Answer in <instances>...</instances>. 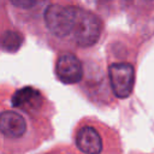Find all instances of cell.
Returning a JSON list of instances; mask_svg holds the SVG:
<instances>
[{
    "instance_id": "obj_4",
    "label": "cell",
    "mask_w": 154,
    "mask_h": 154,
    "mask_svg": "<svg viewBox=\"0 0 154 154\" xmlns=\"http://www.w3.org/2000/svg\"><path fill=\"white\" fill-rule=\"evenodd\" d=\"M55 73L65 84H75L82 79L83 69L78 58L71 53L61 54L55 64Z\"/></svg>"
},
{
    "instance_id": "obj_7",
    "label": "cell",
    "mask_w": 154,
    "mask_h": 154,
    "mask_svg": "<svg viewBox=\"0 0 154 154\" xmlns=\"http://www.w3.org/2000/svg\"><path fill=\"white\" fill-rule=\"evenodd\" d=\"M76 144L85 154H100L102 150V140L99 132L89 125L81 128L76 136Z\"/></svg>"
},
{
    "instance_id": "obj_5",
    "label": "cell",
    "mask_w": 154,
    "mask_h": 154,
    "mask_svg": "<svg viewBox=\"0 0 154 154\" xmlns=\"http://www.w3.org/2000/svg\"><path fill=\"white\" fill-rule=\"evenodd\" d=\"M42 95L41 93L32 87H24L18 89L11 99V103L13 107L19 108L28 113H34L38 111L42 106Z\"/></svg>"
},
{
    "instance_id": "obj_9",
    "label": "cell",
    "mask_w": 154,
    "mask_h": 154,
    "mask_svg": "<svg viewBox=\"0 0 154 154\" xmlns=\"http://www.w3.org/2000/svg\"><path fill=\"white\" fill-rule=\"evenodd\" d=\"M14 6L20 7V8H29L35 5L36 0H10Z\"/></svg>"
},
{
    "instance_id": "obj_2",
    "label": "cell",
    "mask_w": 154,
    "mask_h": 154,
    "mask_svg": "<svg viewBox=\"0 0 154 154\" xmlns=\"http://www.w3.org/2000/svg\"><path fill=\"white\" fill-rule=\"evenodd\" d=\"M73 16V7L51 5L45 12L46 25L53 35L65 37L72 32Z\"/></svg>"
},
{
    "instance_id": "obj_3",
    "label": "cell",
    "mask_w": 154,
    "mask_h": 154,
    "mask_svg": "<svg viewBox=\"0 0 154 154\" xmlns=\"http://www.w3.org/2000/svg\"><path fill=\"white\" fill-rule=\"evenodd\" d=\"M109 82L114 95L119 99L128 97L134 88L135 71L129 63H116L108 69Z\"/></svg>"
},
{
    "instance_id": "obj_6",
    "label": "cell",
    "mask_w": 154,
    "mask_h": 154,
    "mask_svg": "<svg viewBox=\"0 0 154 154\" xmlns=\"http://www.w3.org/2000/svg\"><path fill=\"white\" fill-rule=\"evenodd\" d=\"M0 130L5 137L18 138L26 131V122L19 113L5 111L0 117Z\"/></svg>"
},
{
    "instance_id": "obj_8",
    "label": "cell",
    "mask_w": 154,
    "mask_h": 154,
    "mask_svg": "<svg viewBox=\"0 0 154 154\" xmlns=\"http://www.w3.org/2000/svg\"><path fill=\"white\" fill-rule=\"evenodd\" d=\"M23 43V36L12 30H7L4 32L2 38H1V46L5 51L7 52H16L19 49V47Z\"/></svg>"
},
{
    "instance_id": "obj_1",
    "label": "cell",
    "mask_w": 154,
    "mask_h": 154,
    "mask_svg": "<svg viewBox=\"0 0 154 154\" xmlns=\"http://www.w3.org/2000/svg\"><path fill=\"white\" fill-rule=\"evenodd\" d=\"M73 26L72 35L77 45L89 47L97 42L102 24L101 20L89 11L79 7H73Z\"/></svg>"
}]
</instances>
